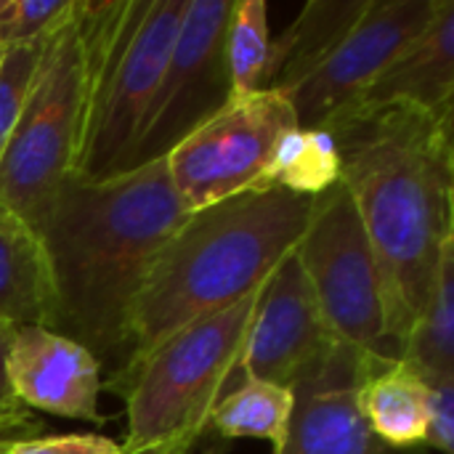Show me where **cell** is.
Returning <instances> with one entry per match:
<instances>
[{
	"label": "cell",
	"instance_id": "cell-16",
	"mask_svg": "<svg viewBox=\"0 0 454 454\" xmlns=\"http://www.w3.org/2000/svg\"><path fill=\"white\" fill-rule=\"evenodd\" d=\"M426 380L402 359L367 356L359 383V410L370 431L396 450H415L426 442Z\"/></svg>",
	"mask_w": 454,
	"mask_h": 454
},
{
	"label": "cell",
	"instance_id": "cell-23",
	"mask_svg": "<svg viewBox=\"0 0 454 454\" xmlns=\"http://www.w3.org/2000/svg\"><path fill=\"white\" fill-rule=\"evenodd\" d=\"M72 11V0H5L0 13V45L11 48L51 35Z\"/></svg>",
	"mask_w": 454,
	"mask_h": 454
},
{
	"label": "cell",
	"instance_id": "cell-8",
	"mask_svg": "<svg viewBox=\"0 0 454 454\" xmlns=\"http://www.w3.org/2000/svg\"><path fill=\"white\" fill-rule=\"evenodd\" d=\"M295 128V109L285 90L269 88L229 101L165 157L168 176L189 213L266 189L279 141Z\"/></svg>",
	"mask_w": 454,
	"mask_h": 454
},
{
	"label": "cell",
	"instance_id": "cell-14",
	"mask_svg": "<svg viewBox=\"0 0 454 454\" xmlns=\"http://www.w3.org/2000/svg\"><path fill=\"white\" fill-rule=\"evenodd\" d=\"M404 104L454 114V0H439L428 27L348 106Z\"/></svg>",
	"mask_w": 454,
	"mask_h": 454
},
{
	"label": "cell",
	"instance_id": "cell-17",
	"mask_svg": "<svg viewBox=\"0 0 454 454\" xmlns=\"http://www.w3.org/2000/svg\"><path fill=\"white\" fill-rule=\"evenodd\" d=\"M370 0H311L298 19L271 37L261 90L290 93L362 19Z\"/></svg>",
	"mask_w": 454,
	"mask_h": 454
},
{
	"label": "cell",
	"instance_id": "cell-7",
	"mask_svg": "<svg viewBox=\"0 0 454 454\" xmlns=\"http://www.w3.org/2000/svg\"><path fill=\"white\" fill-rule=\"evenodd\" d=\"M295 258L335 338L362 356H394L380 271L348 189L338 181L314 197Z\"/></svg>",
	"mask_w": 454,
	"mask_h": 454
},
{
	"label": "cell",
	"instance_id": "cell-3",
	"mask_svg": "<svg viewBox=\"0 0 454 454\" xmlns=\"http://www.w3.org/2000/svg\"><path fill=\"white\" fill-rule=\"evenodd\" d=\"M311 207L314 197L266 186L192 213L146 274L130 314L128 356L117 372L136 367L186 325L263 287L295 253Z\"/></svg>",
	"mask_w": 454,
	"mask_h": 454
},
{
	"label": "cell",
	"instance_id": "cell-6",
	"mask_svg": "<svg viewBox=\"0 0 454 454\" xmlns=\"http://www.w3.org/2000/svg\"><path fill=\"white\" fill-rule=\"evenodd\" d=\"M88 112V69L69 16L48 35L35 82L0 160V205L35 231L74 178Z\"/></svg>",
	"mask_w": 454,
	"mask_h": 454
},
{
	"label": "cell",
	"instance_id": "cell-2",
	"mask_svg": "<svg viewBox=\"0 0 454 454\" xmlns=\"http://www.w3.org/2000/svg\"><path fill=\"white\" fill-rule=\"evenodd\" d=\"M189 215L162 157L101 181L69 178L37 226L56 290V333L88 348L109 375L125 364L146 274Z\"/></svg>",
	"mask_w": 454,
	"mask_h": 454
},
{
	"label": "cell",
	"instance_id": "cell-12",
	"mask_svg": "<svg viewBox=\"0 0 454 454\" xmlns=\"http://www.w3.org/2000/svg\"><path fill=\"white\" fill-rule=\"evenodd\" d=\"M5 375L13 396L27 410H40L67 420L104 426L109 418L98 410L101 364L77 340L45 330H13Z\"/></svg>",
	"mask_w": 454,
	"mask_h": 454
},
{
	"label": "cell",
	"instance_id": "cell-25",
	"mask_svg": "<svg viewBox=\"0 0 454 454\" xmlns=\"http://www.w3.org/2000/svg\"><path fill=\"white\" fill-rule=\"evenodd\" d=\"M426 404V442L423 450L454 454V375L428 380Z\"/></svg>",
	"mask_w": 454,
	"mask_h": 454
},
{
	"label": "cell",
	"instance_id": "cell-4",
	"mask_svg": "<svg viewBox=\"0 0 454 454\" xmlns=\"http://www.w3.org/2000/svg\"><path fill=\"white\" fill-rule=\"evenodd\" d=\"M189 0H72L88 69L85 136L74 178L122 173L165 74Z\"/></svg>",
	"mask_w": 454,
	"mask_h": 454
},
{
	"label": "cell",
	"instance_id": "cell-27",
	"mask_svg": "<svg viewBox=\"0 0 454 454\" xmlns=\"http://www.w3.org/2000/svg\"><path fill=\"white\" fill-rule=\"evenodd\" d=\"M13 444H0V454H8V450H11Z\"/></svg>",
	"mask_w": 454,
	"mask_h": 454
},
{
	"label": "cell",
	"instance_id": "cell-5",
	"mask_svg": "<svg viewBox=\"0 0 454 454\" xmlns=\"http://www.w3.org/2000/svg\"><path fill=\"white\" fill-rule=\"evenodd\" d=\"M263 287L234 306L186 325L136 367L101 380L125 402L122 454H192L213 410L239 372Z\"/></svg>",
	"mask_w": 454,
	"mask_h": 454
},
{
	"label": "cell",
	"instance_id": "cell-9",
	"mask_svg": "<svg viewBox=\"0 0 454 454\" xmlns=\"http://www.w3.org/2000/svg\"><path fill=\"white\" fill-rule=\"evenodd\" d=\"M234 0H189L165 74L122 173L168 157L231 101L226 27Z\"/></svg>",
	"mask_w": 454,
	"mask_h": 454
},
{
	"label": "cell",
	"instance_id": "cell-24",
	"mask_svg": "<svg viewBox=\"0 0 454 454\" xmlns=\"http://www.w3.org/2000/svg\"><path fill=\"white\" fill-rule=\"evenodd\" d=\"M13 330L0 325V444H16L40 436L43 423L40 418L27 410L11 391L8 375H5V354L11 346Z\"/></svg>",
	"mask_w": 454,
	"mask_h": 454
},
{
	"label": "cell",
	"instance_id": "cell-22",
	"mask_svg": "<svg viewBox=\"0 0 454 454\" xmlns=\"http://www.w3.org/2000/svg\"><path fill=\"white\" fill-rule=\"evenodd\" d=\"M45 43H48V35L11 45L5 48L0 59V160L13 136V128L29 96V88L35 82Z\"/></svg>",
	"mask_w": 454,
	"mask_h": 454
},
{
	"label": "cell",
	"instance_id": "cell-18",
	"mask_svg": "<svg viewBox=\"0 0 454 454\" xmlns=\"http://www.w3.org/2000/svg\"><path fill=\"white\" fill-rule=\"evenodd\" d=\"M399 359L426 383L454 375V234L442 245L436 282Z\"/></svg>",
	"mask_w": 454,
	"mask_h": 454
},
{
	"label": "cell",
	"instance_id": "cell-26",
	"mask_svg": "<svg viewBox=\"0 0 454 454\" xmlns=\"http://www.w3.org/2000/svg\"><path fill=\"white\" fill-rule=\"evenodd\" d=\"M8 454H122V447L98 434H61L16 442Z\"/></svg>",
	"mask_w": 454,
	"mask_h": 454
},
{
	"label": "cell",
	"instance_id": "cell-1",
	"mask_svg": "<svg viewBox=\"0 0 454 454\" xmlns=\"http://www.w3.org/2000/svg\"><path fill=\"white\" fill-rule=\"evenodd\" d=\"M454 114L404 104L346 106L327 130L372 245L386 330L399 356L426 309L444 239L454 234Z\"/></svg>",
	"mask_w": 454,
	"mask_h": 454
},
{
	"label": "cell",
	"instance_id": "cell-15",
	"mask_svg": "<svg viewBox=\"0 0 454 454\" xmlns=\"http://www.w3.org/2000/svg\"><path fill=\"white\" fill-rule=\"evenodd\" d=\"M56 290L40 234L0 205V325L56 333Z\"/></svg>",
	"mask_w": 454,
	"mask_h": 454
},
{
	"label": "cell",
	"instance_id": "cell-28",
	"mask_svg": "<svg viewBox=\"0 0 454 454\" xmlns=\"http://www.w3.org/2000/svg\"><path fill=\"white\" fill-rule=\"evenodd\" d=\"M3 53H5V48H3V45H0V59H3Z\"/></svg>",
	"mask_w": 454,
	"mask_h": 454
},
{
	"label": "cell",
	"instance_id": "cell-20",
	"mask_svg": "<svg viewBox=\"0 0 454 454\" xmlns=\"http://www.w3.org/2000/svg\"><path fill=\"white\" fill-rule=\"evenodd\" d=\"M338 181H340V157L327 130L295 128L279 141L269 173L271 186H282L301 197H319Z\"/></svg>",
	"mask_w": 454,
	"mask_h": 454
},
{
	"label": "cell",
	"instance_id": "cell-13",
	"mask_svg": "<svg viewBox=\"0 0 454 454\" xmlns=\"http://www.w3.org/2000/svg\"><path fill=\"white\" fill-rule=\"evenodd\" d=\"M364 359L340 346L317 375L293 388L295 407L279 454H428L423 447H388L370 431L359 410Z\"/></svg>",
	"mask_w": 454,
	"mask_h": 454
},
{
	"label": "cell",
	"instance_id": "cell-19",
	"mask_svg": "<svg viewBox=\"0 0 454 454\" xmlns=\"http://www.w3.org/2000/svg\"><path fill=\"white\" fill-rule=\"evenodd\" d=\"M295 407L293 388L242 375V386L226 394L213 410L210 428L223 439H263L282 452Z\"/></svg>",
	"mask_w": 454,
	"mask_h": 454
},
{
	"label": "cell",
	"instance_id": "cell-11",
	"mask_svg": "<svg viewBox=\"0 0 454 454\" xmlns=\"http://www.w3.org/2000/svg\"><path fill=\"white\" fill-rule=\"evenodd\" d=\"M340 346L293 253L263 285L239 372L295 388L317 375Z\"/></svg>",
	"mask_w": 454,
	"mask_h": 454
},
{
	"label": "cell",
	"instance_id": "cell-21",
	"mask_svg": "<svg viewBox=\"0 0 454 454\" xmlns=\"http://www.w3.org/2000/svg\"><path fill=\"white\" fill-rule=\"evenodd\" d=\"M269 5L263 0H239L231 5L226 27V64L231 77V101L261 90L269 61Z\"/></svg>",
	"mask_w": 454,
	"mask_h": 454
},
{
	"label": "cell",
	"instance_id": "cell-10",
	"mask_svg": "<svg viewBox=\"0 0 454 454\" xmlns=\"http://www.w3.org/2000/svg\"><path fill=\"white\" fill-rule=\"evenodd\" d=\"M439 0H370L346 37L287 93L298 128H322L428 27Z\"/></svg>",
	"mask_w": 454,
	"mask_h": 454
}]
</instances>
